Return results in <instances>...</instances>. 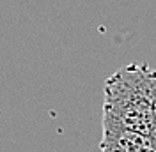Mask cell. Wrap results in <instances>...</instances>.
Instances as JSON below:
<instances>
[{
	"instance_id": "cell-1",
	"label": "cell",
	"mask_w": 156,
	"mask_h": 152,
	"mask_svg": "<svg viewBox=\"0 0 156 152\" xmlns=\"http://www.w3.org/2000/svg\"><path fill=\"white\" fill-rule=\"evenodd\" d=\"M103 113L156 138V69L135 62L108 76Z\"/></svg>"
},
{
	"instance_id": "cell-2",
	"label": "cell",
	"mask_w": 156,
	"mask_h": 152,
	"mask_svg": "<svg viewBox=\"0 0 156 152\" xmlns=\"http://www.w3.org/2000/svg\"><path fill=\"white\" fill-rule=\"evenodd\" d=\"M99 145L115 147L124 152H156L154 136L129 129L107 113H103V136Z\"/></svg>"
},
{
	"instance_id": "cell-3",
	"label": "cell",
	"mask_w": 156,
	"mask_h": 152,
	"mask_svg": "<svg viewBox=\"0 0 156 152\" xmlns=\"http://www.w3.org/2000/svg\"><path fill=\"white\" fill-rule=\"evenodd\" d=\"M99 150L101 152H124L121 149H115V147H105V145H99Z\"/></svg>"
}]
</instances>
